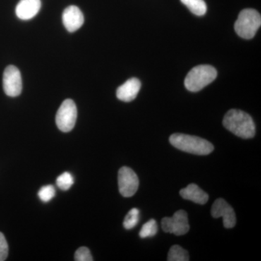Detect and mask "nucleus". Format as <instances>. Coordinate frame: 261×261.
<instances>
[{
  "mask_svg": "<svg viewBox=\"0 0 261 261\" xmlns=\"http://www.w3.org/2000/svg\"><path fill=\"white\" fill-rule=\"evenodd\" d=\"M260 25V13L255 10L245 9L240 12L235 22V32L240 37L250 39L255 37Z\"/></svg>",
  "mask_w": 261,
  "mask_h": 261,
  "instance_id": "4",
  "label": "nucleus"
},
{
  "mask_svg": "<svg viewBox=\"0 0 261 261\" xmlns=\"http://www.w3.org/2000/svg\"><path fill=\"white\" fill-rule=\"evenodd\" d=\"M168 261L190 260L189 252L179 245H173L171 247L168 255Z\"/></svg>",
  "mask_w": 261,
  "mask_h": 261,
  "instance_id": "15",
  "label": "nucleus"
},
{
  "mask_svg": "<svg viewBox=\"0 0 261 261\" xmlns=\"http://www.w3.org/2000/svg\"><path fill=\"white\" fill-rule=\"evenodd\" d=\"M62 18L63 25L69 32H74L80 29L84 22L83 13L78 7L74 5L65 8Z\"/></svg>",
  "mask_w": 261,
  "mask_h": 261,
  "instance_id": "10",
  "label": "nucleus"
},
{
  "mask_svg": "<svg viewBox=\"0 0 261 261\" xmlns=\"http://www.w3.org/2000/svg\"><path fill=\"white\" fill-rule=\"evenodd\" d=\"M159 227L155 220L150 219L142 226L140 231V237L143 239L152 238L157 233Z\"/></svg>",
  "mask_w": 261,
  "mask_h": 261,
  "instance_id": "16",
  "label": "nucleus"
},
{
  "mask_svg": "<svg viewBox=\"0 0 261 261\" xmlns=\"http://www.w3.org/2000/svg\"><path fill=\"white\" fill-rule=\"evenodd\" d=\"M223 124L226 129L243 139L252 138L255 126L250 115L240 110L231 109L225 115Z\"/></svg>",
  "mask_w": 261,
  "mask_h": 261,
  "instance_id": "1",
  "label": "nucleus"
},
{
  "mask_svg": "<svg viewBox=\"0 0 261 261\" xmlns=\"http://www.w3.org/2000/svg\"><path fill=\"white\" fill-rule=\"evenodd\" d=\"M41 6V0H20L15 8V13L20 20H30L38 14Z\"/></svg>",
  "mask_w": 261,
  "mask_h": 261,
  "instance_id": "11",
  "label": "nucleus"
},
{
  "mask_svg": "<svg viewBox=\"0 0 261 261\" xmlns=\"http://www.w3.org/2000/svg\"><path fill=\"white\" fill-rule=\"evenodd\" d=\"M181 2L193 14L198 16L205 15L207 12V5L204 0H181Z\"/></svg>",
  "mask_w": 261,
  "mask_h": 261,
  "instance_id": "14",
  "label": "nucleus"
},
{
  "mask_svg": "<svg viewBox=\"0 0 261 261\" xmlns=\"http://www.w3.org/2000/svg\"><path fill=\"white\" fill-rule=\"evenodd\" d=\"M217 70L209 65H200L192 68L185 80L187 90L196 92L202 90L216 79Z\"/></svg>",
  "mask_w": 261,
  "mask_h": 261,
  "instance_id": "3",
  "label": "nucleus"
},
{
  "mask_svg": "<svg viewBox=\"0 0 261 261\" xmlns=\"http://www.w3.org/2000/svg\"><path fill=\"white\" fill-rule=\"evenodd\" d=\"M140 221V211L137 208H132L126 215L123 221V226L126 229L135 228Z\"/></svg>",
  "mask_w": 261,
  "mask_h": 261,
  "instance_id": "17",
  "label": "nucleus"
},
{
  "mask_svg": "<svg viewBox=\"0 0 261 261\" xmlns=\"http://www.w3.org/2000/svg\"><path fill=\"white\" fill-rule=\"evenodd\" d=\"M56 195V189L53 185L42 187L38 192V196L42 202H47L50 201Z\"/></svg>",
  "mask_w": 261,
  "mask_h": 261,
  "instance_id": "19",
  "label": "nucleus"
},
{
  "mask_svg": "<svg viewBox=\"0 0 261 261\" xmlns=\"http://www.w3.org/2000/svg\"><path fill=\"white\" fill-rule=\"evenodd\" d=\"M75 260L76 261H92V255L87 247H82L75 252Z\"/></svg>",
  "mask_w": 261,
  "mask_h": 261,
  "instance_id": "20",
  "label": "nucleus"
},
{
  "mask_svg": "<svg viewBox=\"0 0 261 261\" xmlns=\"http://www.w3.org/2000/svg\"><path fill=\"white\" fill-rule=\"evenodd\" d=\"M56 183L61 190H68L74 183V180H73V176L70 173L64 172L62 173L61 176H58Z\"/></svg>",
  "mask_w": 261,
  "mask_h": 261,
  "instance_id": "18",
  "label": "nucleus"
},
{
  "mask_svg": "<svg viewBox=\"0 0 261 261\" xmlns=\"http://www.w3.org/2000/svg\"><path fill=\"white\" fill-rule=\"evenodd\" d=\"M169 141L176 148L197 155H207L214 149L210 142L196 136L173 134L170 137Z\"/></svg>",
  "mask_w": 261,
  "mask_h": 261,
  "instance_id": "2",
  "label": "nucleus"
},
{
  "mask_svg": "<svg viewBox=\"0 0 261 261\" xmlns=\"http://www.w3.org/2000/svg\"><path fill=\"white\" fill-rule=\"evenodd\" d=\"M211 215L215 219L222 217L225 228H231L236 225V215L231 205L222 198L215 201L211 208Z\"/></svg>",
  "mask_w": 261,
  "mask_h": 261,
  "instance_id": "9",
  "label": "nucleus"
},
{
  "mask_svg": "<svg viewBox=\"0 0 261 261\" xmlns=\"http://www.w3.org/2000/svg\"><path fill=\"white\" fill-rule=\"evenodd\" d=\"M22 88L23 84L20 70L15 65L7 67L3 73V89L5 93L9 97H17L21 93Z\"/></svg>",
  "mask_w": 261,
  "mask_h": 261,
  "instance_id": "8",
  "label": "nucleus"
},
{
  "mask_svg": "<svg viewBox=\"0 0 261 261\" xmlns=\"http://www.w3.org/2000/svg\"><path fill=\"white\" fill-rule=\"evenodd\" d=\"M8 255V245L4 234L0 232V261L6 260Z\"/></svg>",
  "mask_w": 261,
  "mask_h": 261,
  "instance_id": "21",
  "label": "nucleus"
},
{
  "mask_svg": "<svg viewBox=\"0 0 261 261\" xmlns=\"http://www.w3.org/2000/svg\"><path fill=\"white\" fill-rule=\"evenodd\" d=\"M180 195L185 200L204 205L208 201L209 196L195 184H190L180 191Z\"/></svg>",
  "mask_w": 261,
  "mask_h": 261,
  "instance_id": "13",
  "label": "nucleus"
},
{
  "mask_svg": "<svg viewBox=\"0 0 261 261\" xmlns=\"http://www.w3.org/2000/svg\"><path fill=\"white\" fill-rule=\"evenodd\" d=\"M141 89L140 81L137 78H132L118 87L116 96L123 102H130L137 97Z\"/></svg>",
  "mask_w": 261,
  "mask_h": 261,
  "instance_id": "12",
  "label": "nucleus"
},
{
  "mask_svg": "<svg viewBox=\"0 0 261 261\" xmlns=\"http://www.w3.org/2000/svg\"><path fill=\"white\" fill-rule=\"evenodd\" d=\"M77 119V108L72 99H67L62 103L56 115V124L63 132H69L74 128Z\"/></svg>",
  "mask_w": 261,
  "mask_h": 261,
  "instance_id": "5",
  "label": "nucleus"
},
{
  "mask_svg": "<svg viewBox=\"0 0 261 261\" xmlns=\"http://www.w3.org/2000/svg\"><path fill=\"white\" fill-rule=\"evenodd\" d=\"M161 226L165 232L173 233L176 236L186 234L190 231L188 215L185 211H176L172 217L163 218Z\"/></svg>",
  "mask_w": 261,
  "mask_h": 261,
  "instance_id": "6",
  "label": "nucleus"
},
{
  "mask_svg": "<svg viewBox=\"0 0 261 261\" xmlns=\"http://www.w3.org/2000/svg\"><path fill=\"white\" fill-rule=\"evenodd\" d=\"M118 180L119 192L123 197H132L138 190V176L132 168L122 167L118 171Z\"/></svg>",
  "mask_w": 261,
  "mask_h": 261,
  "instance_id": "7",
  "label": "nucleus"
}]
</instances>
